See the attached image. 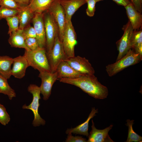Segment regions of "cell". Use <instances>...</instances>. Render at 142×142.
Listing matches in <instances>:
<instances>
[{
    "mask_svg": "<svg viewBox=\"0 0 142 142\" xmlns=\"http://www.w3.org/2000/svg\"><path fill=\"white\" fill-rule=\"evenodd\" d=\"M59 79L60 82L79 87L95 99H104L108 95L107 88L102 84L94 74H86L74 78H60Z\"/></svg>",
    "mask_w": 142,
    "mask_h": 142,
    "instance_id": "obj_1",
    "label": "cell"
},
{
    "mask_svg": "<svg viewBox=\"0 0 142 142\" xmlns=\"http://www.w3.org/2000/svg\"><path fill=\"white\" fill-rule=\"evenodd\" d=\"M23 56L29 67L38 70L39 72H51L45 48L39 47L34 50H25Z\"/></svg>",
    "mask_w": 142,
    "mask_h": 142,
    "instance_id": "obj_2",
    "label": "cell"
},
{
    "mask_svg": "<svg viewBox=\"0 0 142 142\" xmlns=\"http://www.w3.org/2000/svg\"><path fill=\"white\" fill-rule=\"evenodd\" d=\"M142 59V56L140 54L130 49L121 59L113 63L107 65L105 70L108 75L112 77L125 68L139 63Z\"/></svg>",
    "mask_w": 142,
    "mask_h": 142,
    "instance_id": "obj_3",
    "label": "cell"
},
{
    "mask_svg": "<svg viewBox=\"0 0 142 142\" xmlns=\"http://www.w3.org/2000/svg\"><path fill=\"white\" fill-rule=\"evenodd\" d=\"M27 89L28 92L32 95V100L28 105L26 104L23 105L22 108L23 109H29L32 111L34 115V119L32 123L33 126L44 125L45 124V121L41 117L38 113L40 106L39 100L41 99L40 87L36 84H31L28 86Z\"/></svg>",
    "mask_w": 142,
    "mask_h": 142,
    "instance_id": "obj_4",
    "label": "cell"
},
{
    "mask_svg": "<svg viewBox=\"0 0 142 142\" xmlns=\"http://www.w3.org/2000/svg\"><path fill=\"white\" fill-rule=\"evenodd\" d=\"M77 39L76 34L71 20L65 22L62 43L68 58L75 56L74 48L77 44Z\"/></svg>",
    "mask_w": 142,
    "mask_h": 142,
    "instance_id": "obj_5",
    "label": "cell"
},
{
    "mask_svg": "<svg viewBox=\"0 0 142 142\" xmlns=\"http://www.w3.org/2000/svg\"><path fill=\"white\" fill-rule=\"evenodd\" d=\"M43 13L46 38L45 49L48 53L51 50L55 38L58 36L59 30L57 23L49 12L47 11Z\"/></svg>",
    "mask_w": 142,
    "mask_h": 142,
    "instance_id": "obj_6",
    "label": "cell"
},
{
    "mask_svg": "<svg viewBox=\"0 0 142 142\" xmlns=\"http://www.w3.org/2000/svg\"><path fill=\"white\" fill-rule=\"evenodd\" d=\"M47 56L52 72H55L56 68L60 62L65 61L66 57L62 43L58 36L55 38L53 47L51 51L47 53Z\"/></svg>",
    "mask_w": 142,
    "mask_h": 142,
    "instance_id": "obj_7",
    "label": "cell"
},
{
    "mask_svg": "<svg viewBox=\"0 0 142 142\" xmlns=\"http://www.w3.org/2000/svg\"><path fill=\"white\" fill-rule=\"evenodd\" d=\"M122 29L124 32L123 35L116 43L118 52L116 61L123 57L130 49V40L134 31L129 20L127 23L123 26Z\"/></svg>",
    "mask_w": 142,
    "mask_h": 142,
    "instance_id": "obj_8",
    "label": "cell"
},
{
    "mask_svg": "<svg viewBox=\"0 0 142 142\" xmlns=\"http://www.w3.org/2000/svg\"><path fill=\"white\" fill-rule=\"evenodd\" d=\"M47 11L54 18L58 28V37L62 42L65 24V13L59 0H55Z\"/></svg>",
    "mask_w": 142,
    "mask_h": 142,
    "instance_id": "obj_9",
    "label": "cell"
},
{
    "mask_svg": "<svg viewBox=\"0 0 142 142\" xmlns=\"http://www.w3.org/2000/svg\"><path fill=\"white\" fill-rule=\"evenodd\" d=\"M38 77L41 80L39 87L41 93L44 100H48L51 93L52 89L54 83L58 79L56 72L44 71L39 72Z\"/></svg>",
    "mask_w": 142,
    "mask_h": 142,
    "instance_id": "obj_10",
    "label": "cell"
},
{
    "mask_svg": "<svg viewBox=\"0 0 142 142\" xmlns=\"http://www.w3.org/2000/svg\"><path fill=\"white\" fill-rule=\"evenodd\" d=\"M65 61L75 70L82 74H94V68L85 57L74 56L68 58Z\"/></svg>",
    "mask_w": 142,
    "mask_h": 142,
    "instance_id": "obj_11",
    "label": "cell"
},
{
    "mask_svg": "<svg viewBox=\"0 0 142 142\" xmlns=\"http://www.w3.org/2000/svg\"><path fill=\"white\" fill-rule=\"evenodd\" d=\"M32 20L39 46L45 48L46 38L43 13L34 14Z\"/></svg>",
    "mask_w": 142,
    "mask_h": 142,
    "instance_id": "obj_12",
    "label": "cell"
},
{
    "mask_svg": "<svg viewBox=\"0 0 142 142\" xmlns=\"http://www.w3.org/2000/svg\"><path fill=\"white\" fill-rule=\"evenodd\" d=\"M92 130L88 136V142H113L108 134L109 131L112 128L111 125L103 130L97 129L93 120H92Z\"/></svg>",
    "mask_w": 142,
    "mask_h": 142,
    "instance_id": "obj_13",
    "label": "cell"
},
{
    "mask_svg": "<svg viewBox=\"0 0 142 142\" xmlns=\"http://www.w3.org/2000/svg\"><path fill=\"white\" fill-rule=\"evenodd\" d=\"M124 7L128 20L134 31L139 30L142 28L141 13L138 11L131 2Z\"/></svg>",
    "mask_w": 142,
    "mask_h": 142,
    "instance_id": "obj_14",
    "label": "cell"
},
{
    "mask_svg": "<svg viewBox=\"0 0 142 142\" xmlns=\"http://www.w3.org/2000/svg\"><path fill=\"white\" fill-rule=\"evenodd\" d=\"M12 64L11 75L18 79L23 78L25 76L27 68L29 67L25 57L23 55H19L13 58Z\"/></svg>",
    "mask_w": 142,
    "mask_h": 142,
    "instance_id": "obj_15",
    "label": "cell"
},
{
    "mask_svg": "<svg viewBox=\"0 0 142 142\" xmlns=\"http://www.w3.org/2000/svg\"><path fill=\"white\" fill-rule=\"evenodd\" d=\"M87 0H59L65 13V22L71 20L73 15Z\"/></svg>",
    "mask_w": 142,
    "mask_h": 142,
    "instance_id": "obj_16",
    "label": "cell"
},
{
    "mask_svg": "<svg viewBox=\"0 0 142 142\" xmlns=\"http://www.w3.org/2000/svg\"><path fill=\"white\" fill-rule=\"evenodd\" d=\"M55 72L57 74L58 79L74 78L84 75L75 70L66 61L60 62L57 66Z\"/></svg>",
    "mask_w": 142,
    "mask_h": 142,
    "instance_id": "obj_17",
    "label": "cell"
},
{
    "mask_svg": "<svg viewBox=\"0 0 142 142\" xmlns=\"http://www.w3.org/2000/svg\"><path fill=\"white\" fill-rule=\"evenodd\" d=\"M98 113V109H95V107L92 108L91 111L86 120L83 123L79 125L74 128L68 129L66 133H74L86 136L87 137L89 135L88 130L89 123L90 120L96 115V114Z\"/></svg>",
    "mask_w": 142,
    "mask_h": 142,
    "instance_id": "obj_18",
    "label": "cell"
},
{
    "mask_svg": "<svg viewBox=\"0 0 142 142\" xmlns=\"http://www.w3.org/2000/svg\"><path fill=\"white\" fill-rule=\"evenodd\" d=\"M55 0H31L27 7L34 14L47 11Z\"/></svg>",
    "mask_w": 142,
    "mask_h": 142,
    "instance_id": "obj_19",
    "label": "cell"
},
{
    "mask_svg": "<svg viewBox=\"0 0 142 142\" xmlns=\"http://www.w3.org/2000/svg\"><path fill=\"white\" fill-rule=\"evenodd\" d=\"M23 29H19L13 32L9 35V43L12 47L23 48L27 50H30L26 44L25 39L23 36Z\"/></svg>",
    "mask_w": 142,
    "mask_h": 142,
    "instance_id": "obj_20",
    "label": "cell"
},
{
    "mask_svg": "<svg viewBox=\"0 0 142 142\" xmlns=\"http://www.w3.org/2000/svg\"><path fill=\"white\" fill-rule=\"evenodd\" d=\"M130 49L142 56V28L134 31L130 41Z\"/></svg>",
    "mask_w": 142,
    "mask_h": 142,
    "instance_id": "obj_21",
    "label": "cell"
},
{
    "mask_svg": "<svg viewBox=\"0 0 142 142\" xmlns=\"http://www.w3.org/2000/svg\"><path fill=\"white\" fill-rule=\"evenodd\" d=\"M13 58L8 56H0V74L7 79L11 76Z\"/></svg>",
    "mask_w": 142,
    "mask_h": 142,
    "instance_id": "obj_22",
    "label": "cell"
},
{
    "mask_svg": "<svg viewBox=\"0 0 142 142\" xmlns=\"http://www.w3.org/2000/svg\"><path fill=\"white\" fill-rule=\"evenodd\" d=\"M17 15L19 19V29H23L32 20L34 13L26 6L19 10Z\"/></svg>",
    "mask_w": 142,
    "mask_h": 142,
    "instance_id": "obj_23",
    "label": "cell"
},
{
    "mask_svg": "<svg viewBox=\"0 0 142 142\" xmlns=\"http://www.w3.org/2000/svg\"><path fill=\"white\" fill-rule=\"evenodd\" d=\"M0 93L8 96L9 100H11L16 96L14 89L9 85L7 79L0 74Z\"/></svg>",
    "mask_w": 142,
    "mask_h": 142,
    "instance_id": "obj_24",
    "label": "cell"
},
{
    "mask_svg": "<svg viewBox=\"0 0 142 142\" xmlns=\"http://www.w3.org/2000/svg\"><path fill=\"white\" fill-rule=\"evenodd\" d=\"M134 120H130L128 119L126 120V125L128 126V134L126 142H141L142 137L136 133L134 130L133 125L134 124Z\"/></svg>",
    "mask_w": 142,
    "mask_h": 142,
    "instance_id": "obj_25",
    "label": "cell"
},
{
    "mask_svg": "<svg viewBox=\"0 0 142 142\" xmlns=\"http://www.w3.org/2000/svg\"><path fill=\"white\" fill-rule=\"evenodd\" d=\"M9 26L8 34L10 35L19 29V19L17 15L5 18Z\"/></svg>",
    "mask_w": 142,
    "mask_h": 142,
    "instance_id": "obj_26",
    "label": "cell"
},
{
    "mask_svg": "<svg viewBox=\"0 0 142 142\" xmlns=\"http://www.w3.org/2000/svg\"><path fill=\"white\" fill-rule=\"evenodd\" d=\"M19 10L0 6V19L6 18L17 15Z\"/></svg>",
    "mask_w": 142,
    "mask_h": 142,
    "instance_id": "obj_27",
    "label": "cell"
},
{
    "mask_svg": "<svg viewBox=\"0 0 142 142\" xmlns=\"http://www.w3.org/2000/svg\"><path fill=\"white\" fill-rule=\"evenodd\" d=\"M10 120V118L4 106L0 103V123L5 126Z\"/></svg>",
    "mask_w": 142,
    "mask_h": 142,
    "instance_id": "obj_28",
    "label": "cell"
},
{
    "mask_svg": "<svg viewBox=\"0 0 142 142\" xmlns=\"http://www.w3.org/2000/svg\"><path fill=\"white\" fill-rule=\"evenodd\" d=\"M0 6L17 10L21 9L23 6H21L14 0H2Z\"/></svg>",
    "mask_w": 142,
    "mask_h": 142,
    "instance_id": "obj_29",
    "label": "cell"
},
{
    "mask_svg": "<svg viewBox=\"0 0 142 142\" xmlns=\"http://www.w3.org/2000/svg\"><path fill=\"white\" fill-rule=\"evenodd\" d=\"M97 0H87V7L86 11L87 15L90 17L93 16L95 11V4Z\"/></svg>",
    "mask_w": 142,
    "mask_h": 142,
    "instance_id": "obj_30",
    "label": "cell"
},
{
    "mask_svg": "<svg viewBox=\"0 0 142 142\" xmlns=\"http://www.w3.org/2000/svg\"><path fill=\"white\" fill-rule=\"evenodd\" d=\"M25 43L27 47L31 50H35L39 47L36 38H28L25 39Z\"/></svg>",
    "mask_w": 142,
    "mask_h": 142,
    "instance_id": "obj_31",
    "label": "cell"
},
{
    "mask_svg": "<svg viewBox=\"0 0 142 142\" xmlns=\"http://www.w3.org/2000/svg\"><path fill=\"white\" fill-rule=\"evenodd\" d=\"M23 34L25 39L28 38H36V33L33 27L32 26L26 27L23 29Z\"/></svg>",
    "mask_w": 142,
    "mask_h": 142,
    "instance_id": "obj_32",
    "label": "cell"
},
{
    "mask_svg": "<svg viewBox=\"0 0 142 142\" xmlns=\"http://www.w3.org/2000/svg\"><path fill=\"white\" fill-rule=\"evenodd\" d=\"M66 142H86L87 140L85 138L81 136L72 135V133L68 134L65 140Z\"/></svg>",
    "mask_w": 142,
    "mask_h": 142,
    "instance_id": "obj_33",
    "label": "cell"
},
{
    "mask_svg": "<svg viewBox=\"0 0 142 142\" xmlns=\"http://www.w3.org/2000/svg\"><path fill=\"white\" fill-rule=\"evenodd\" d=\"M136 9L141 13L142 10V0H129Z\"/></svg>",
    "mask_w": 142,
    "mask_h": 142,
    "instance_id": "obj_34",
    "label": "cell"
},
{
    "mask_svg": "<svg viewBox=\"0 0 142 142\" xmlns=\"http://www.w3.org/2000/svg\"><path fill=\"white\" fill-rule=\"evenodd\" d=\"M119 5L125 7L130 2L129 0H113Z\"/></svg>",
    "mask_w": 142,
    "mask_h": 142,
    "instance_id": "obj_35",
    "label": "cell"
},
{
    "mask_svg": "<svg viewBox=\"0 0 142 142\" xmlns=\"http://www.w3.org/2000/svg\"><path fill=\"white\" fill-rule=\"evenodd\" d=\"M19 4L22 6H26L29 3L31 0H14Z\"/></svg>",
    "mask_w": 142,
    "mask_h": 142,
    "instance_id": "obj_36",
    "label": "cell"
},
{
    "mask_svg": "<svg viewBox=\"0 0 142 142\" xmlns=\"http://www.w3.org/2000/svg\"><path fill=\"white\" fill-rule=\"evenodd\" d=\"M103 0H97V2H99L100 1H102Z\"/></svg>",
    "mask_w": 142,
    "mask_h": 142,
    "instance_id": "obj_37",
    "label": "cell"
},
{
    "mask_svg": "<svg viewBox=\"0 0 142 142\" xmlns=\"http://www.w3.org/2000/svg\"><path fill=\"white\" fill-rule=\"evenodd\" d=\"M2 0H0V3H1V1Z\"/></svg>",
    "mask_w": 142,
    "mask_h": 142,
    "instance_id": "obj_38",
    "label": "cell"
},
{
    "mask_svg": "<svg viewBox=\"0 0 142 142\" xmlns=\"http://www.w3.org/2000/svg\"></svg>",
    "mask_w": 142,
    "mask_h": 142,
    "instance_id": "obj_39",
    "label": "cell"
}]
</instances>
